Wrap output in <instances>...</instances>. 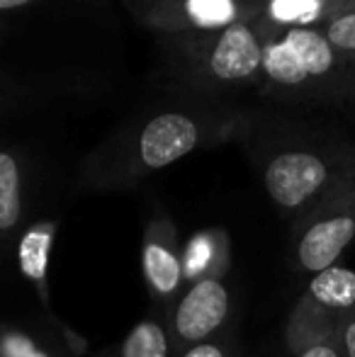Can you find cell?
<instances>
[{
  "mask_svg": "<svg viewBox=\"0 0 355 357\" xmlns=\"http://www.w3.org/2000/svg\"><path fill=\"white\" fill-rule=\"evenodd\" d=\"M251 107L176 95L124 119L78 165L90 192H127L197 151L236 144Z\"/></svg>",
  "mask_w": 355,
  "mask_h": 357,
  "instance_id": "cell-1",
  "label": "cell"
},
{
  "mask_svg": "<svg viewBox=\"0 0 355 357\" xmlns=\"http://www.w3.org/2000/svg\"><path fill=\"white\" fill-rule=\"evenodd\" d=\"M236 146L289 226L355 180V137L326 119L251 107Z\"/></svg>",
  "mask_w": 355,
  "mask_h": 357,
  "instance_id": "cell-2",
  "label": "cell"
},
{
  "mask_svg": "<svg viewBox=\"0 0 355 357\" xmlns=\"http://www.w3.org/2000/svg\"><path fill=\"white\" fill-rule=\"evenodd\" d=\"M270 27L273 20L261 15L219 29L156 37V78L168 93L236 105L261 85Z\"/></svg>",
  "mask_w": 355,
  "mask_h": 357,
  "instance_id": "cell-3",
  "label": "cell"
},
{
  "mask_svg": "<svg viewBox=\"0 0 355 357\" xmlns=\"http://www.w3.org/2000/svg\"><path fill=\"white\" fill-rule=\"evenodd\" d=\"M256 98L297 114L317 109L355 114V63L346 61L319 29L273 22Z\"/></svg>",
  "mask_w": 355,
  "mask_h": 357,
  "instance_id": "cell-4",
  "label": "cell"
},
{
  "mask_svg": "<svg viewBox=\"0 0 355 357\" xmlns=\"http://www.w3.org/2000/svg\"><path fill=\"white\" fill-rule=\"evenodd\" d=\"M355 245V180L289 226V268L304 278L324 273Z\"/></svg>",
  "mask_w": 355,
  "mask_h": 357,
  "instance_id": "cell-5",
  "label": "cell"
},
{
  "mask_svg": "<svg viewBox=\"0 0 355 357\" xmlns=\"http://www.w3.org/2000/svg\"><path fill=\"white\" fill-rule=\"evenodd\" d=\"M355 314V270L338 263L307 280L285 324L287 353L338 331Z\"/></svg>",
  "mask_w": 355,
  "mask_h": 357,
  "instance_id": "cell-6",
  "label": "cell"
},
{
  "mask_svg": "<svg viewBox=\"0 0 355 357\" xmlns=\"http://www.w3.org/2000/svg\"><path fill=\"white\" fill-rule=\"evenodd\" d=\"M153 37L219 29L266 15V0H119Z\"/></svg>",
  "mask_w": 355,
  "mask_h": 357,
  "instance_id": "cell-7",
  "label": "cell"
},
{
  "mask_svg": "<svg viewBox=\"0 0 355 357\" xmlns=\"http://www.w3.org/2000/svg\"><path fill=\"white\" fill-rule=\"evenodd\" d=\"M139 260H142V275L151 299V309L168 319L173 304L185 289V275L178 226L161 204H153L146 219Z\"/></svg>",
  "mask_w": 355,
  "mask_h": 357,
  "instance_id": "cell-8",
  "label": "cell"
},
{
  "mask_svg": "<svg viewBox=\"0 0 355 357\" xmlns=\"http://www.w3.org/2000/svg\"><path fill=\"white\" fill-rule=\"evenodd\" d=\"M168 326L176 353L234 331V289L229 278L185 287L168 314Z\"/></svg>",
  "mask_w": 355,
  "mask_h": 357,
  "instance_id": "cell-9",
  "label": "cell"
},
{
  "mask_svg": "<svg viewBox=\"0 0 355 357\" xmlns=\"http://www.w3.org/2000/svg\"><path fill=\"white\" fill-rule=\"evenodd\" d=\"M61 229V219H34L22 229V234L15 241V258H17V270L29 284L34 287L39 296V304L44 306L49 321L61 328V333H68V328L54 316L52 299H49V263H52L56 236Z\"/></svg>",
  "mask_w": 355,
  "mask_h": 357,
  "instance_id": "cell-10",
  "label": "cell"
},
{
  "mask_svg": "<svg viewBox=\"0 0 355 357\" xmlns=\"http://www.w3.org/2000/svg\"><path fill=\"white\" fill-rule=\"evenodd\" d=\"M29 207V158L17 144H5L0 151V238L15 243L27 221Z\"/></svg>",
  "mask_w": 355,
  "mask_h": 357,
  "instance_id": "cell-11",
  "label": "cell"
},
{
  "mask_svg": "<svg viewBox=\"0 0 355 357\" xmlns=\"http://www.w3.org/2000/svg\"><path fill=\"white\" fill-rule=\"evenodd\" d=\"M234 268L232 236L224 226H207L190 236L183 243V275L185 287L202 280L229 278Z\"/></svg>",
  "mask_w": 355,
  "mask_h": 357,
  "instance_id": "cell-12",
  "label": "cell"
},
{
  "mask_svg": "<svg viewBox=\"0 0 355 357\" xmlns=\"http://www.w3.org/2000/svg\"><path fill=\"white\" fill-rule=\"evenodd\" d=\"M176 348H173L171 338V326L163 314H151L142 319L137 326L129 328V333L119 340L117 345L107 348L98 357H173Z\"/></svg>",
  "mask_w": 355,
  "mask_h": 357,
  "instance_id": "cell-13",
  "label": "cell"
},
{
  "mask_svg": "<svg viewBox=\"0 0 355 357\" xmlns=\"http://www.w3.org/2000/svg\"><path fill=\"white\" fill-rule=\"evenodd\" d=\"M266 15L278 27H317L346 0H266Z\"/></svg>",
  "mask_w": 355,
  "mask_h": 357,
  "instance_id": "cell-14",
  "label": "cell"
},
{
  "mask_svg": "<svg viewBox=\"0 0 355 357\" xmlns=\"http://www.w3.org/2000/svg\"><path fill=\"white\" fill-rule=\"evenodd\" d=\"M0 357H78L68 343H54L22 326L8 324L0 333Z\"/></svg>",
  "mask_w": 355,
  "mask_h": 357,
  "instance_id": "cell-15",
  "label": "cell"
},
{
  "mask_svg": "<svg viewBox=\"0 0 355 357\" xmlns=\"http://www.w3.org/2000/svg\"><path fill=\"white\" fill-rule=\"evenodd\" d=\"M314 29H319L346 61L355 63V0H346Z\"/></svg>",
  "mask_w": 355,
  "mask_h": 357,
  "instance_id": "cell-16",
  "label": "cell"
},
{
  "mask_svg": "<svg viewBox=\"0 0 355 357\" xmlns=\"http://www.w3.org/2000/svg\"><path fill=\"white\" fill-rule=\"evenodd\" d=\"M173 357H243L241 340L236 335V328L222 333L217 338L202 340V343H195L190 348L178 350Z\"/></svg>",
  "mask_w": 355,
  "mask_h": 357,
  "instance_id": "cell-17",
  "label": "cell"
},
{
  "mask_svg": "<svg viewBox=\"0 0 355 357\" xmlns=\"http://www.w3.org/2000/svg\"><path fill=\"white\" fill-rule=\"evenodd\" d=\"M289 357H346L341 328L312 340V343H307L302 350H297V353H292Z\"/></svg>",
  "mask_w": 355,
  "mask_h": 357,
  "instance_id": "cell-18",
  "label": "cell"
},
{
  "mask_svg": "<svg viewBox=\"0 0 355 357\" xmlns=\"http://www.w3.org/2000/svg\"><path fill=\"white\" fill-rule=\"evenodd\" d=\"M105 5L107 0H0V13L8 17V15L15 13H24V10H32V8H44V5Z\"/></svg>",
  "mask_w": 355,
  "mask_h": 357,
  "instance_id": "cell-19",
  "label": "cell"
},
{
  "mask_svg": "<svg viewBox=\"0 0 355 357\" xmlns=\"http://www.w3.org/2000/svg\"><path fill=\"white\" fill-rule=\"evenodd\" d=\"M341 338L343 348H346V357H355V314L341 326Z\"/></svg>",
  "mask_w": 355,
  "mask_h": 357,
  "instance_id": "cell-20",
  "label": "cell"
}]
</instances>
